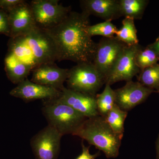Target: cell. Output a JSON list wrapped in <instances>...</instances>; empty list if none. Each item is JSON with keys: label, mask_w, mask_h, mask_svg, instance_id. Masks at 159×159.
Segmentation results:
<instances>
[{"label": "cell", "mask_w": 159, "mask_h": 159, "mask_svg": "<svg viewBox=\"0 0 159 159\" xmlns=\"http://www.w3.org/2000/svg\"><path fill=\"white\" fill-rule=\"evenodd\" d=\"M90 16L71 11L62 21L44 29L54 41L57 61L70 60L78 64L93 63L97 43L88 32Z\"/></svg>", "instance_id": "cell-1"}, {"label": "cell", "mask_w": 159, "mask_h": 159, "mask_svg": "<svg viewBox=\"0 0 159 159\" xmlns=\"http://www.w3.org/2000/svg\"><path fill=\"white\" fill-rule=\"evenodd\" d=\"M9 52L31 69L43 64L57 61L54 41L44 30L38 26L29 32L10 38Z\"/></svg>", "instance_id": "cell-2"}, {"label": "cell", "mask_w": 159, "mask_h": 159, "mask_svg": "<svg viewBox=\"0 0 159 159\" xmlns=\"http://www.w3.org/2000/svg\"><path fill=\"white\" fill-rule=\"evenodd\" d=\"M74 136L85 140L90 145L103 152L107 158H115L119 156L122 138L99 115L87 119Z\"/></svg>", "instance_id": "cell-3"}, {"label": "cell", "mask_w": 159, "mask_h": 159, "mask_svg": "<svg viewBox=\"0 0 159 159\" xmlns=\"http://www.w3.org/2000/svg\"><path fill=\"white\" fill-rule=\"evenodd\" d=\"M42 113L48 122L62 136L74 135L88 118L61 102L58 98L44 100Z\"/></svg>", "instance_id": "cell-4"}, {"label": "cell", "mask_w": 159, "mask_h": 159, "mask_svg": "<svg viewBox=\"0 0 159 159\" xmlns=\"http://www.w3.org/2000/svg\"><path fill=\"white\" fill-rule=\"evenodd\" d=\"M68 89L92 96L105 84V79L93 63L78 64L69 70Z\"/></svg>", "instance_id": "cell-5"}, {"label": "cell", "mask_w": 159, "mask_h": 159, "mask_svg": "<svg viewBox=\"0 0 159 159\" xmlns=\"http://www.w3.org/2000/svg\"><path fill=\"white\" fill-rule=\"evenodd\" d=\"M57 0H33L30 2L36 25L43 29L53 28L71 12L70 6L65 7Z\"/></svg>", "instance_id": "cell-6"}, {"label": "cell", "mask_w": 159, "mask_h": 159, "mask_svg": "<svg viewBox=\"0 0 159 159\" xmlns=\"http://www.w3.org/2000/svg\"><path fill=\"white\" fill-rule=\"evenodd\" d=\"M126 46L116 36L103 37L97 43L93 63L104 77L105 81Z\"/></svg>", "instance_id": "cell-7"}, {"label": "cell", "mask_w": 159, "mask_h": 159, "mask_svg": "<svg viewBox=\"0 0 159 159\" xmlns=\"http://www.w3.org/2000/svg\"><path fill=\"white\" fill-rule=\"evenodd\" d=\"M62 136L48 125L33 136L30 140V145L35 159H57Z\"/></svg>", "instance_id": "cell-8"}, {"label": "cell", "mask_w": 159, "mask_h": 159, "mask_svg": "<svg viewBox=\"0 0 159 159\" xmlns=\"http://www.w3.org/2000/svg\"><path fill=\"white\" fill-rule=\"evenodd\" d=\"M141 48L139 44L126 46L109 76L106 80L105 84L111 85L119 81H130L139 74L141 70L137 65L136 57Z\"/></svg>", "instance_id": "cell-9"}, {"label": "cell", "mask_w": 159, "mask_h": 159, "mask_svg": "<svg viewBox=\"0 0 159 159\" xmlns=\"http://www.w3.org/2000/svg\"><path fill=\"white\" fill-rule=\"evenodd\" d=\"M116 104L128 111L145 102L155 90L145 87L138 81H127L124 86L115 90Z\"/></svg>", "instance_id": "cell-10"}, {"label": "cell", "mask_w": 159, "mask_h": 159, "mask_svg": "<svg viewBox=\"0 0 159 159\" xmlns=\"http://www.w3.org/2000/svg\"><path fill=\"white\" fill-rule=\"evenodd\" d=\"M31 81L61 91L68 76V69L57 66L54 62L43 64L33 69Z\"/></svg>", "instance_id": "cell-11"}, {"label": "cell", "mask_w": 159, "mask_h": 159, "mask_svg": "<svg viewBox=\"0 0 159 159\" xmlns=\"http://www.w3.org/2000/svg\"><path fill=\"white\" fill-rule=\"evenodd\" d=\"M61 102L70 107L87 118L99 116L96 96H92L64 87L58 97Z\"/></svg>", "instance_id": "cell-12"}, {"label": "cell", "mask_w": 159, "mask_h": 159, "mask_svg": "<svg viewBox=\"0 0 159 159\" xmlns=\"http://www.w3.org/2000/svg\"><path fill=\"white\" fill-rule=\"evenodd\" d=\"M61 91L57 89L34 83L26 79L11 90L10 95L20 98L26 102L37 99L44 100L55 99L59 97Z\"/></svg>", "instance_id": "cell-13"}, {"label": "cell", "mask_w": 159, "mask_h": 159, "mask_svg": "<svg viewBox=\"0 0 159 159\" xmlns=\"http://www.w3.org/2000/svg\"><path fill=\"white\" fill-rule=\"evenodd\" d=\"M10 37L25 34L37 26L30 4L24 1L8 12Z\"/></svg>", "instance_id": "cell-14"}, {"label": "cell", "mask_w": 159, "mask_h": 159, "mask_svg": "<svg viewBox=\"0 0 159 159\" xmlns=\"http://www.w3.org/2000/svg\"><path fill=\"white\" fill-rule=\"evenodd\" d=\"M80 4L82 11L105 21H111L122 16L119 0H82Z\"/></svg>", "instance_id": "cell-15"}, {"label": "cell", "mask_w": 159, "mask_h": 159, "mask_svg": "<svg viewBox=\"0 0 159 159\" xmlns=\"http://www.w3.org/2000/svg\"><path fill=\"white\" fill-rule=\"evenodd\" d=\"M5 65L7 77L14 84H19L27 79L31 71L28 66L9 52L5 58Z\"/></svg>", "instance_id": "cell-16"}, {"label": "cell", "mask_w": 159, "mask_h": 159, "mask_svg": "<svg viewBox=\"0 0 159 159\" xmlns=\"http://www.w3.org/2000/svg\"><path fill=\"white\" fill-rule=\"evenodd\" d=\"M122 16L135 20H141L149 1L148 0H119Z\"/></svg>", "instance_id": "cell-17"}, {"label": "cell", "mask_w": 159, "mask_h": 159, "mask_svg": "<svg viewBox=\"0 0 159 159\" xmlns=\"http://www.w3.org/2000/svg\"><path fill=\"white\" fill-rule=\"evenodd\" d=\"M116 35L117 39L126 46H132L139 44L134 20L133 19L125 18L122 21V28L117 30Z\"/></svg>", "instance_id": "cell-18"}, {"label": "cell", "mask_w": 159, "mask_h": 159, "mask_svg": "<svg viewBox=\"0 0 159 159\" xmlns=\"http://www.w3.org/2000/svg\"><path fill=\"white\" fill-rule=\"evenodd\" d=\"M96 98L98 114L104 118L116 104L115 90L110 84H106L102 93L96 95Z\"/></svg>", "instance_id": "cell-19"}, {"label": "cell", "mask_w": 159, "mask_h": 159, "mask_svg": "<svg viewBox=\"0 0 159 159\" xmlns=\"http://www.w3.org/2000/svg\"><path fill=\"white\" fill-rule=\"evenodd\" d=\"M127 115V111L122 110L115 104L104 118L114 131L122 138L124 132V122Z\"/></svg>", "instance_id": "cell-20"}, {"label": "cell", "mask_w": 159, "mask_h": 159, "mask_svg": "<svg viewBox=\"0 0 159 159\" xmlns=\"http://www.w3.org/2000/svg\"><path fill=\"white\" fill-rule=\"evenodd\" d=\"M138 79L145 87L157 90L159 87V63L141 70Z\"/></svg>", "instance_id": "cell-21"}, {"label": "cell", "mask_w": 159, "mask_h": 159, "mask_svg": "<svg viewBox=\"0 0 159 159\" xmlns=\"http://www.w3.org/2000/svg\"><path fill=\"white\" fill-rule=\"evenodd\" d=\"M136 61L138 67L142 70L158 63L159 58L154 51L147 46L144 48L142 47L138 51Z\"/></svg>", "instance_id": "cell-22"}, {"label": "cell", "mask_w": 159, "mask_h": 159, "mask_svg": "<svg viewBox=\"0 0 159 159\" xmlns=\"http://www.w3.org/2000/svg\"><path fill=\"white\" fill-rule=\"evenodd\" d=\"M118 30L111 21H104L103 22L89 26L88 32L92 37L100 35L103 38H111L115 36Z\"/></svg>", "instance_id": "cell-23"}, {"label": "cell", "mask_w": 159, "mask_h": 159, "mask_svg": "<svg viewBox=\"0 0 159 159\" xmlns=\"http://www.w3.org/2000/svg\"><path fill=\"white\" fill-rule=\"evenodd\" d=\"M0 33L10 37V29L8 14L0 9Z\"/></svg>", "instance_id": "cell-24"}, {"label": "cell", "mask_w": 159, "mask_h": 159, "mask_svg": "<svg viewBox=\"0 0 159 159\" xmlns=\"http://www.w3.org/2000/svg\"><path fill=\"white\" fill-rule=\"evenodd\" d=\"M25 1L23 0H0V9L8 13Z\"/></svg>", "instance_id": "cell-25"}, {"label": "cell", "mask_w": 159, "mask_h": 159, "mask_svg": "<svg viewBox=\"0 0 159 159\" xmlns=\"http://www.w3.org/2000/svg\"><path fill=\"white\" fill-rule=\"evenodd\" d=\"M82 146V153L77 157L75 159H96L97 157L100 155V152H98L94 154H91L90 153V146L87 147L84 144L83 141L81 142Z\"/></svg>", "instance_id": "cell-26"}, {"label": "cell", "mask_w": 159, "mask_h": 159, "mask_svg": "<svg viewBox=\"0 0 159 159\" xmlns=\"http://www.w3.org/2000/svg\"><path fill=\"white\" fill-rule=\"evenodd\" d=\"M148 46L154 51L159 58V36L154 42L148 45Z\"/></svg>", "instance_id": "cell-27"}, {"label": "cell", "mask_w": 159, "mask_h": 159, "mask_svg": "<svg viewBox=\"0 0 159 159\" xmlns=\"http://www.w3.org/2000/svg\"><path fill=\"white\" fill-rule=\"evenodd\" d=\"M156 159H159V134L156 142Z\"/></svg>", "instance_id": "cell-28"}, {"label": "cell", "mask_w": 159, "mask_h": 159, "mask_svg": "<svg viewBox=\"0 0 159 159\" xmlns=\"http://www.w3.org/2000/svg\"><path fill=\"white\" fill-rule=\"evenodd\" d=\"M157 92L159 94V87L158 88V89L157 90Z\"/></svg>", "instance_id": "cell-29"}]
</instances>
